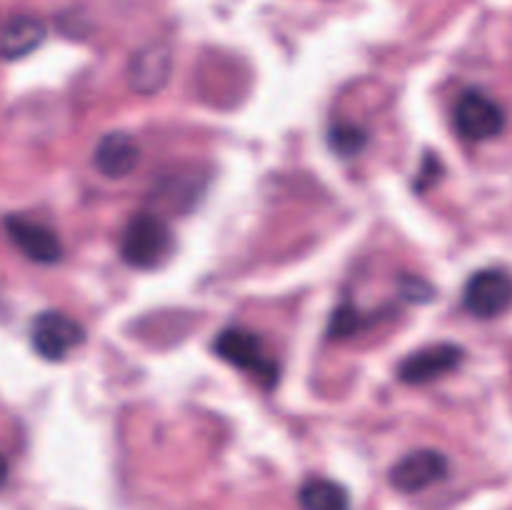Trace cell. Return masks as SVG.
I'll return each instance as SVG.
<instances>
[{"mask_svg": "<svg viewBox=\"0 0 512 510\" xmlns=\"http://www.w3.org/2000/svg\"><path fill=\"white\" fill-rule=\"evenodd\" d=\"M463 348L455 343H435L410 353L398 365V378L408 385H425L453 373L463 363Z\"/></svg>", "mask_w": 512, "mask_h": 510, "instance_id": "9c48e42d", "label": "cell"}, {"mask_svg": "<svg viewBox=\"0 0 512 510\" xmlns=\"http://www.w3.org/2000/svg\"><path fill=\"white\" fill-rule=\"evenodd\" d=\"M505 110L483 90H465L455 105V128L465 140H493L505 130Z\"/></svg>", "mask_w": 512, "mask_h": 510, "instance_id": "5b68a950", "label": "cell"}, {"mask_svg": "<svg viewBox=\"0 0 512 510\" xmlns=\"http://www.w3.org/2000/svg\"><path fill=\"white\" fill-rule=\"evenodd\" d=\"M173 75V48L168 43H148L135 50L128 63V85L133 93L150 95L160 93Z\"/></svg>", "mask_w": 512, "mask_h": 510, "instance_id": "52a82bcc", "label": "cell"}, {"mask_svg": "<svg viewBox=\"0 0 512 510\" xmlns=\"http://www.w3.org/2000/svg\"><path fill=\"white\" fill-rule=\"evenodd\" d=\"M170 225L155 213H135L120 235V258L140 270H153L173 255Z\"/></svg>", "mask_w": 512, "mask_h": 510, "instance_id": "6da1fadb", "label": "cell"}, {"mask_svg": "<svg viewBox=\"0 0 512 510\" xmlns=\"http://www.w3.org/2000/svg\"><path fill=\"white\" fill-rule=\"evenodd\" d=\"M213 350L220 360L253 375L263 388L270 390L280 383L278 360L270 358L263 345V338L253 333V330L230 325V328L220 330L215 335Z\"/></svg>", "mask_w": 512, "mask_h": 510, "instance_id": "7a4b0ae2", "label": "cell"}, {"mask_svg": "<svg viewBox=\"0 0 512 510\" xmlns=\"http://www.w3.org/2000/svg\"><path fill=\"white\" fill-rule=\"evenodd\" d=\"M8 473H10V465L8 460H5V455L0 453V488H3L5 480H8Z\"/></svg>", "mask_w": 512, "mask_h": 510, "instance_id": "e0dca14e", "label": "cell"}, {"mask_svg": "<svg viewBox=\"0 0 512 510\" xmlns=\"http://www.w3.org/2000/svg\"><path fill=\"white\" fill-rule=\"evenodd\" d=\"M3 228L8 238L13 240L15 248L28 260L40 265H53L63 258V245L60 238L48 228V225L30 220L25 215H5Z\"/></svg>", "mask_w": 512, "mask_h": 510, "instance_id": "ba28073f", "label": "cell"}, {"mask_svg": "<svg viewBox=\"0 0 512 510\" xmlns=\"http://www.w3.org/2000/svg\"><path fill=\"white\" fill-rule=\"evenodd\" d=\"M463 305L480 320H493L512 308V275L508 270L485 268L470 275L463 290Z\"/></svg>", "mask_w": 512, "mask_h": 510, "instance_id": "277c9868", "label": "cell"}, {"mask_svg": "<svg viewBox=\"0 0 512 510\" xmlns=\"http://www.w3.org/2000/svg\"><path fill=\"white\" fill-rule=\"evenodd\" d=\"M400 293L405 300H413V303H428L433 300L435 290L428 280L418 278V275H403L400 278Z\"/></svg>", "mask_w": 512, "mask_h": 510, "instance_id": "9a60e30c", "label": "cell"}, {"mask_svg": "<svg viewBox=\"0 0 512 510\" xmlns=\"http://www.w3.org/2000/svg\"><path fill=\"white\" fill-rule=\"evenodd\" d=\"M328 143L338 155H343V158H353V155H358L360 150L368 145V133H365L360 125L335 123L330 125L328 130Z\"/></svg>", "mask_w": 512, "mask_h": 510, "instance_id": "4fadbf2b", "label": "cell"}, {"mask_svg": "<svg viewBox=\"0 0 512 510\" xmlns=\"http://www.w3.org/2000/svg\"><path fill=\"white\" fill-rule=\"evenodd\" d=\"M438 178H440V160L433 158V155H428V158L423 160V168L418 170L415 190H420V193H423V190H428Z\"/></svg>", "mask_w": 512, "mask_h": 510, "instance_id": "2e32d148", "label": "cell"}, {"mask_svg": "<svg viewBox=\"0 0 512 510\" xmlns=\"http://www.w3.org/2000/svg\"><path fill=\"white\" fill-rule=\"evenodd\" d=\"M450 463L438 450H413L390 468V485L400 493H420L448 478Z\"/></svg>", "mask_w": 512, "mask_h": 510, "instance_id": "8992f818", "label": "cell"}, {"mask_svg": "<svg viewBox=\"0 0 512 510\" xmlns=\"http://www.w3.org/2000/svg\"><path fill=\"white\" fill-rule=\"evenodd\" d=\"M140 163V148L128 133H108L93 150V165L110 180L128 178Z\"/></svg>", "mask_w": 512, "mask_h": 510, "instance_id": "30bf717a", "label": "cell"}, {"mask_svg": "<svg viewBox=\"0 0 512 510\" xmlns=\"http://www.w3.org/2000/svg\"><path fill=\"white\" fill-rule=\"evenodd\" d=\"M298 500L303 510H350L348 490L330 478L305 480L300 485Z\"/></svg>", "mask_w": 512, "mask_h": 510, "instance_id": "7c38bea8", "label": "cell"}, {"mask_svg": "<svg viewBox=\"0 0 512 510\" xmlns=\"http://www.w3.org/2000/svg\"><path fill=\"white\" fill-rule=\"evenodd\" d=\"M48 28L35 15H15L0 28V58L20 60L43 45Z\"/></svg>", "mask_w": 512, "mask_h": 510, "instance_id": "8fae6325", "label": "cell"}, {"mask_svg": "<svg viewBox=\"0 0 512 510\" xmlns=\"http://www.w3.org/2000/svg\"><path fill=\"white\" fill-rule=\"evenodd\" d=\"M85 343V328L60 310L38 313L30 323V345L35 353L50 363H60L75 348Z\"/></svg>", "mask_w": 512, "mask_h": 510, "instance_id": "3957f363", "label": "cell"}, {"mask_svg": "<svg viewBox=\"0 0 512 510\" xmlns=\"http://www.w3.org/2000/svg\"><path fill=\"white\" fill-rule=\"evenodd\" d=\"M373 320H375L373 315L363 313V310H358L355 305L345 303L340 305V308L333 313V318H330L328 335L330 338H350V335H358L360 330L368 328Z\"/></svg>", "mask_w": 512, "mask_h": 510, "instance_id": "5bb4252c", "label": "cell"}]
</instances>
